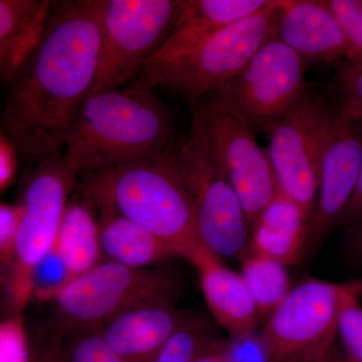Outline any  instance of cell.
<instances>
[{"instance_id": "4dcf8cb0", "label": "cell", "mask_w": 362, "mask_h": 362, "mask_svg": "<svg viewBox=\"0 0 362 362\" xmlns=\"http://www.w3.org/2000/svg\"><path fill=\"white\" fill-rule=\"evenodd\" d=\"M20 218V206L0 204V258L11 255Z\"/></svg>"}, {"instance_id": "8992f818", "label": "cell", "mask_w": 362, "mask_h": 362, "mask_svg": "<svg viewBox=\"0 0 362 362\" xmlns=\"http://www.w3.org/2000/svg\"><path fill=\"white\" fill-rule=\"evenodd\" d=\"M185 0H102L99 58L90 94L141 75L173 30Z\"/></svg>"}, {"instance_id": "5bb4252c", "label": "cell", "mask_w": 362, "mask_h": 362, "mask_svg": "<svg viewBox=\"0 0 362 362\" xmlns=\"http://www.w3.org/2000/svg\"><path fill=\"white\" fill-rule=\"evenodd\" d=\"M277 37L308 62L344 63L351 49L325 0H285Z\"/></svg>"}, {"instance_id": "30bf717a", "label": "cell", "mask_w": 362, "mask_h": 362, "mask_svg": "<svg viewBox=\"0 0 362 362\" xmlns=\"http://www.w3.org/2000/svg\"><path fill=\"white\" fill-rule=\"evenodd\" d=\"M344 288L318 279L292 288L259 328L272 361L316 362L337 344Z\"/></svg>"}, {"instance_id": "7402d4cb", "label": "cell", "mask_w": 362, "mask_h": 362, "mask_svg": "<svg viewBox=\"0 0 362 362\" xmlns=\"http://www.w3.org/2000/svg\"><path fill=\"white\" fill-rule=\"evenodd\" d=\"M240 275L263 325L291 291L293 287L287 266L269 257L247 251L242 257Z\"/></svg>"}, {"instance_id": "ffe728a7", "label": "cell", "mask_w": 362, "mask_h": 362, "mask_svg": "<svg viewBox=\"0 0 362 362\" xmlns=\"http://www.w3.org/2000/svg\"><path fill=\"white\" fill-rule=\"evenodd\" d=\"M98 226L104 259L130 268L149 269L180 258L168 244L114 211H99Z\"/></svg>"}, {"instance_id": "e575fe53", "label": "cell", "mask_w": 362, "mask_h": 362, "mask_svg": "<svg viewBox=\"0 0 362 362\" xmlns=\"http://www.w3.org/2000/svg\"><path fill=\"white\" fill-rule=\"evenodd\" d=\"M194 362H225L223 361V338H216Z\"/></svg>"}, {"instance_id": "2e32d148", "label": "cell", "mask_w": 362, "mask_h": 362, "mask_svg": "<svg viewBox=\"0 0 362 362\" xmlns=\"http://www.w3.org/2000/svg\"><path fill=\"white\" fill-rule=\"evenodd\" d=\"M199 272L207 308L228 337L259 330L258 311L240 273H235L206 247L190 261Z\"/></svg>"}, {"instance_id": "277c9868", "label": "cell", "mask_w": 362, "mask_h": 362, "mask_svg": "<svg viewBox=\"0 0 362 362\" xmlns=\"http://www.w3.org/2000/svg\"><path fill=\"white\" fill-rule=\"evenodd\" d=\"M285 0H272L258 13L235 21L175 59L146 66L141 75L154 89L164 88L189 104L232 81L269 40L277 37Z\"/></svg>"}, {"instance_id": "3957f363", "label": "cell", "mask_w": 362, "mask_h": 362, "mask_svg": "<svg viewBox=\"0 0 362 362\" xmlns=\"http://www.w3.org/2000/svg\"><path fill=\"white\" fill-rule=\"evenodd\" d=\"M168 148L148 160L83 173L81 189L94 209L114 211L142 226L190 262L204 246L192 197Z\"/></svg>"}, {"instance_id": "83f0119b", "label": "cell", "mask_w": 362, "mask_h": 362, "mask_svg": "<svg viewBox=\"0 0 362 362\" xmlns=\"http://www.w3.org/2000/svg\"><path fill=\"white\" fill-rule=\"evenodd\" d=\"M341 25L351 49L349 63L362 64V0H325Z\"/></svg>"}, {"instance_id": "f546056e", "label": "cell", "mask_w": 362, "mask_h": 362, "mask_svg": "<svg viewBox=\"0 0 362 362\" xmlns=\"http://www.w3.org/2000/svg\"><path fill=\"white\" fill-rule=\"evenodd\" d=\"M0 362H32L25 329L18 319L0 322Z\"/></svg>"}, {"instance_id": "7c38bea8", "label": "cell", "mask_w": 362, "mask_h": 362, "mask_svg": "<svg viewBox=\"0 0 362 362\" xmlns=\"http://www.w3.org/2000/svg\"><path fill=\"white\" fill-rule=\"evenodd\" d=\"M307 62L277 37L218 92L255 133L266 132L303 95Z\"/></svg>"}, {"instance_id": "6da1fadb", "label": "cell", "mask_w": 362, "mask_h": 362, "mask_svg": "<svg viewBox=\"0 0 362 362\" xmlns=\"http://www.w3.org/2000/svg\"><path fill=\"white\" fill-rule=\"evenodd\" d=\"M102 0L52 1L37 45L6 86L1 127L25 166L63 156L96 78Z\"/></svg>"}, {"instance_id": "e0dca14e", "label": "cell", "mask_w": 362, "mask_h": 362, "mask_svg": "<svg viewBox=\"0 0 362 362\" xmlns=\"http://www.w3.org/2000/svg\"><path fill=\"white\" fill-rule=\"evenodd\" d=\"M271 1L185 0L173 30L148 66L165 63L190 51L226 26L265 8Z\"/></svg>"}, {"instance_id": "484cf974", "label": "cell", "mask_w": 362, "mask_h": 362, "mask_svg": "<svg viewBox=\"0 0 362 362\" xmlns=\"http://www.w3.org/2000/svg\"><path fill=\"white\" fill-rule=\"evenodd\" d=\"M71 280L70 271L54 247L33 269L30 275L32 296L51 302Z\"/></svg>"}, {"instance_id": "1f68e13d", "label": "cell", "mask_w": 362, "mask_h": 362, "mask_svg": "<svg viewBox=\"0 0 362 362\" xmlns=\"http://www.w3.org/2000/svg\"><path fill=\"white\" fill-rule=\"evenodd\" d=\"M362 223V163L356 188L337 226L352 230Z\"/></svg>"}, {"instance_id": "603a6c76", "label": "cell", "mask_w": 362, "mask_h": 362, "mask_svg": "<svg viewBox=\"0 0 362 362\" xmlns=\"http://www.w3.org/2000/svg\"><path fill=\"white\" fill-rule=\"evenodd\" d=\"M216 338L214 324L207 317L187 312L177 329L150 362H194Z\"/></svg>"}, {"instance_id": "d4e9b609", "label": "cell", "mask_w": 362, "mask_h": 362, "mask_svg": "<svg viewBox=\"0 0 362 362\" xmlns=\"http://www.w3.org/2000/svg\"><path fill=\"white\" fill-rule=\"evenodd\" d=\"M64 362H127L107 344L98 329L64 337Z\"/></svg>"}, {"instance_id": "4316f807", "label": "cell", "mask_w": 362, "mask_h": 362, "mask_svg": "<svg viewBox=\"0 0 362 362\" xmlns=\"http://www.w3.org/2000/svg\"><path fill=\"white\" fill-rule=\"evenodd\" d=\"M333 101L362 128V64H340L333 81Z\"/></svg>"}, {"instance_id": "836d02e7", "label": "cell", "mask_w": 362, "mask_h": 362, "mask_svg": "<svg viewBox=\"0 0 362 362\" xmlns=\"http://www.w3.org/2000/svg\"><path fill=\"white\" fill-rule=\"evenodd\" d=\"M13 151H16V149L11 141L6 136L0 135V189L6 187L13 178Z\"/></svg>"}, {"instance_id": "ba28073f", "label": "cell", "mask_w": 362, "mask_h": 362, "mask_svg": "<svg viewBox=\"0 0 362 362\" xmlns=\"http://www.w3.org/2000/svg\"><path fill=\"white\" fill-rule=\"evenodd\" d=\"M168 152L192 197L202 245L218 258H242L249 250L250 239L244 209L192 124L187 137L171 143Z\"/></svg>"}, {"instance_id": "8fae6325", "label": "cell", "mask_w": 362, "mask_h": 362, "mask_svg": "<svg viewBox=\"0 0 362 362\" xmlns=\"http://www.w3.org/2000/svg\"><path fill=\"white\" fill-rule=\"evenodd\" d=\"M331 101L308 86L284 115L266 131L267 151L279 190L310 221L319 185L321 144Z\"/></svg>"}, {"instance_id": "5b68a950", "label": "cell", "mask_w": 362, "mask_h": 362, "mask_svg": "<svg viewBox=\"0 0 362 362\" xmlns=\"http://www.w3.org/2000/svg\"><path fill=\"white\" fill-rule=\"evenodd\" d=\"M181 286L175 274L134 269L103 259L74 278L52 300L56 327L63 337L98 329L121 312L147 303H176Z\"/></svg>"}, {"instance_id": "9c48e42d", "label": "cell", "mask_w": 362, "mask_h": 362, "mask_svg": "<svg viewBox=\"0 0 362 362\" xmlns=\"http://www.w3.org/2000/svg\"><path fill=\"white\" fill-rule=\"evenodd\" d=\"M25 168L23 199L18 204L21 218L11 252V297L18 307L32 297L33 269L56 246L59 226L78 177L63 156Z\"/></svg>"}, {"instance_id": "d6a6232c", "label": "cell", "mask_w": 362, "mask_h": 362, "mask_svg": "<svg viewBox=\"0 0 362 362\" xmlns=\"http://www.w3.org/2000/svg\"><path fill=\"white\" fill-rule=\"evenodd\" d=\"M63 341L64 337L56 331H52L47 341L32 356V362H64Z\"/></svg>"}, {"instance_id": "44dd1931", "label": "cell", "mask_w": 362, "mask_h": 362, "mask_svg": "<svg viewBox=\"0 0 362 362\" xmlns=\"http://www.w3.org/2000/svg\"><path fill=\"white\" fill-rule=\"evenodd\" d=\"M54 247L73 279L103 261L95 209L82 195L69 202Z\"/></svg>"}, {"instance_id": "7a4b0ae2", "label": "cell", "mask_w": 362, "mask_h": 362, "mask_svg": "<svg viewBox=\"0 0 362 362\" xmlns=\"http://www.w3.org/2000/svg\"><path fill=\"white\" fill-rule=\"evenodd\" d=\"M173 140L168 109L141 78L90 95L64 145L63 156L78 175L154 158Z\"/></svg>"}, {"instance_id": "4fadbf2b", "label": "cell", "mask_w": 362, "mask_h": 362, "mask_svg": "<svg viewBox=\"0 0 362 362\" xmlns=\"http://www.w3.org/2000/svg\"><path fill=\"white\" fill-rule=\"evenodd\" d=\"M362 163V128L331 101L322 144L315 206L308 225L306 255L322 244L347 206Z\"/></svg>"}, {"instance_id": "d6986e66", "label": "cell", "mask_w": 362, "mask_h": 362, "mask_svg": "<svg viewBox=\"0 0 362 362\" xmlns=\"http://www.w3.org/2000/svg\"><path fill=\"white\" fill-rule=\"evenodd\" d=\"M52 0H0V83L6 85L37 45Z\"/></svg>"}, {"instance_id": "d590c367", "label": "cell", "mask_w": 362, "mask_h": 362, "mask_svg": "<svg viewBox=\"0 0 362 362\" xmlns=\"http://www.w3.org/2000/svg\"><path fill=\"white\" fill-rule=\"evenodd\" d=\"M316 362H350L343 354L341 349L338 346L337 343L320 359Z\"/></svg>"}, {"instance_id": "52a82bcc", "label": "cell", "mask_w": 362, "mask_h": 362, "mask_svg": "<svg viewBox=\"0 0 362 362\" xmlns=\"http://www.w3.org/2000/svg\"><path fill=\"white\" fill-rule=\"evenodd\" d=\"M190 106L192 125L230 180L251 230L279 190L268 153L251 126L218 95H207Z\"/></svg>"}, {"instance_id": "ac0fdd59", "label": "cell", "mask_w": 362, "mask_h": 362, "mask_svg": "<svg viewBox=\"0 0 362 362\" xmlns=\"http://www.w3.org/2000/svg\"><path fill=\"white\" fill-rule=\"evenodd\" d=\"M309 218L280 190L250 230L247 251L293 265L306 256Z\"/></svg>"}, {"instance_id": "cb8c5ba5", "label": "cell", "mask_w": 362, "mask_h": 362, "mask_svg": "<svg viewBox=\"0 0 362 362\" xmlns=\"http://www.w3.org/2000/svg\"><path fill=\"white\" fill-rule=\"evenodd\" d=\"M337 338L350 362H362V306L357 286L345 285L337 319Z\"/></svg>"}, {"instance_id": "9a60e30c", "label": "cell", "mask_w": 362, "mask_h": 362, "mask_svg": "<svg viewBox=\"0 0 362 362\" xmlns=\"http://www.w3.org/2000/svg\"><path fill=\"white\" fill-rule=\"evenodd\" d=\"M185 314L187 311L170 302L138 305L112 317L98 330L126 361L150 362L177 329Z\"/></svg>"}, {"instance_id": "8d00e7d4", "label": "cell", "mask_w": 362, "mask_h": 362, "mask_svg": "<svg viewBox=\"0 0 362 362\" xmlns=\"http://www.w3.org/2000/svg\"><path fill=\"white\" fill-rule=\"evenodd\" d=\"M352 235V250L357 258L362 259V223L354 230H350Z\"/></svg>"}, {"instance_id": "f1b7e54d", "label": "cell", "mask_w": 362, "mask_h": 362, "mask_svg": "<svg viewBox=\"0 0 362 362\" xmlns=\"http://www.w3.org/2000/svg\"><path fill=\"white\" fill-rule=\"evenodd\" d=\"M225 362H273L259 330L223 339Z\"/></svg>"}]
</instances>
